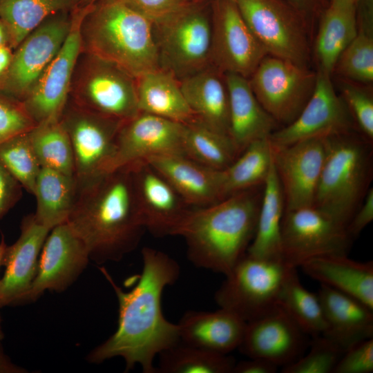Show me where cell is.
<instances>
[{"instance_id": "obj_1", "label": "cell", "mask_w": 373, "mask_h": 373, "mask_svg": "<svg viewBox=\"0 0 373 373\" xmlns=\"http://www.w3.org/2000/svg\"><path fill=\"white\" fill-rule=\"evenodd\" d=\"M142 272L128 291L118 287L106 269L99 268L117 296L118 324L114 334L88 354L90 363L121 357L126 371L139 365L144 373H156L155 357L180 341L178 324L165 318L161 306L162 292L178 280L180 266L151 247L142 249Z\"/></svg>"}, {"instance_id": "obj_2", "label": "cell", "mask_w": 373, "mask_h": 373, "mask_svg": "<svg viewBox=\"0 0 373 373\" xmlns=\"http://www.w3.org/2000/svg\"><path fill=\"white\" fill-rule=\"evenodd\" d=\"M67 223L97 264L119 261L138 245L146 229L130 166L104 173L77 186Z\"/></svg>"}, {"instance_id": "obj_3", "label": "cell", "mask_w": 373, "mask_h": 373, "mask_svg": "<svg viewBox=\"0 0 373 373\" xmlns=\"http://www.w3.org/2000/svg\"><path fill=\"white\" fill-rule=\"evenodd\" d=\"M263 185L189 211L175 236L185 240L194 265L226 275L246 254L255 234Z\"/></svg>"}, {"instance_id": "obj_4", "label": "cell", "mask_w": 373, "mask_h": 373, "mask_svg": "<svg viewBox=\"0 0 373 373\" xmlns=\"http://www.w3.org/2000/svg\"><path fill=\"white\" fill-rule=\"evenodd\" d=\"M79 32L82 52L135 78L160 68L152 21L124 0H97L85 6Z\"/></svg>"}, {"instance_id": "obj_5", "label": "cell", "mask_w": 373, "mask_h": 373, "mask_svg": "<svg viewBox=\"0 0 373 373\" xmlns=\"http://www.w3.org/2000/svg\"><path fill=\"white\" fill-rule=\"evenodd\" d=\"M325 142L313 206L346 228L370 188L372 142L356 131L325 137Z\"/></svg>"}, {"instance_id": "obj_6", "label": "cell", "mask_w": 373, "mask_h": 373, "mask_svg": "<svg viewBox=\"0 0 373 373\" xmlns=\"http://www.w3.org/2000/svg\"><path fill=\"white\" fill-rule=\"evenodd\" d=\"M68 99L87 111L123 122L140 113L135 78L117 65L84 52L77 59Z\"/></svg>"}, {"instance_id": "obj_7", "label": "cell", "mask_w": 373, "mask_h": 373, "mask_svg": "<svg viewBox=\"0 0 373 373\" xmlns=\"http://www.w3.org/2000/svg\"><path fill=\"white\" fill-rule=\"evenodd\" d=\"M291 268L283 260L258 258L246 253L225 275L215 293V300L220 307L246 323L256 320L278 306Z\"/></svg>"}, {"instance_id": "obj_8", "label": "cell", "mask_w": 373, "mask_h": 373, "mask_svg": "<svg viewBox=\"0 0 373 373\" xmlns=\"http://www.w3.org/2000/svg\"><path fill=\"white\" fill-rule=\"evenodd\" d=\"M160 66L179 80L210 64L211 16L191 1L153 23Z\"/></svg>"}, {"instance_id": "obj_9", "label": "cell", "mask_w": 373, "mask_h": 373, "mask_svg": "<svg viewBox=\"0 0 373 373\" xmlns=\"http://www.w3.org/2000/svg\"><path fill=\"white\" fill-rule=\"evenodd\" d=\"M72 11L49 16L14 49L8 70L0 82V95L19 102L28 97L65 41Z\"/></svg>"}, {"instance_id": "obj_10", "label": "cell", "mask_w": 373, "mask_h": 373, "mask_svg": "<svg viewBox=\"0 0 373 373\" xmlns=\"http://www.w3.org/2000/svg\"><path fill=\"white\" fill-rule=\"evenodd\" d=\"M352 241L344 226L314 206L284 212L282 259L290 267L314 258L347 255Z\"/></svg>"}, {"instance_id": "obj_11", "label": "cell", "mask_w": 373, "mask_h": 373, "mask_svg": "<svg viewBox=\"0 0 373 373\" xmlns=\"http://www.w3.org/2000/svg\"><path fill=\"white\" fill-rule=\"evenodd\" d=\"M248 27L267 54L307 66L305 19L282 0H236Z\"/></svg>"}, {"instance_id": "obj_12", "label": "cell", "mask_w": 373, "mask_h": 373, "mask_svg": "<svg viewBox=\"0 0 373 373\" xmlns=\"http://www.w3.org/2000/svg\"><path fill=\"white\" fill-rule=\"evenodd\" d=\"M316 75L307 66L267 55L248 80L263 108L278 124L286 126L298 117L309 100Z\"/></svg>"}, {"instance_id": "obj_13", "label": "cell", "mask_w": 373, "mask_h": 373, "mask_svg": "<svg viewBox=\"0 0 373 373\" xmlns=\"http://www.w3.org/2000/svg\"><path fill=\"white\" fill-rule=\"evenodd\" d=\"M60 121L70 141L77 186L106 173L123 121L87 111L69 99Z\"/></svg>"}, {"instance_id": "obj_14", "label": "cell", "mask_w": 373, "mask_h": 373, "mask_svg": "<svg viewBox=\"0 0 373 373\" xmlns=\"http://www.w3.org/2000/svg\"><path fill=\"white\" fill-rule=\"evenodd\" d=\"M210 64L221 73L249 79L268 55L244 21L235 1L216 0L211 15Z\"/></svg>"}, {"instance_id": "obj_15", "label": "cell", "mask_w": 373, "mask_h": 373, "mask_svg": "<svg viewBox=\"0 0 373 373\" xmlns=\"http://www.w3.org/2000/svg\"><path fill=\"white\" fill-rule=\"evenodd\" d=\"M316 74L314 90L298 117L269 137L272 146L358 131L343 99L334 90L331 75L320 70Z\"/></svg>"}, {"instance_id": "obj_16", "label": "cell", "mask_w": 373, "mask_h": 373, "mask_svg": "<svg viewBox=\"0 0 373 373\" xmlns=\"http://www.w3.org/2000/svg\"><path fill=\"white\" fill-rule=\"evenodd\" d=\"M85 7L72 11L70 31L60 50L48 65L37 83L21 102L35 122L59 119L68 102L75 68L82 52L80 23Z\"/></svg>"}, {"instance_id": "obj_17", "label": "cell", "mask_w": 373, "mask_h": 373, "mask_svg": "<svg viewBox=\"0 0 373 373\" xmlns=\"http://www.w3.org/2000/svg\"><path fill=\"white\" fill-rule=\"evenodd\" d=\"M185 124L142 112L123 122L106 173L151 157L184 155Z\"/></svg>"}, {"instance_id": "obj_18", "label": "cell", "mask_w": 373, "mask_h": 373, "mask_svg": "<svg viewBox=\"0 0 373 373\" xmlns=\"http://www.w3.org/2000/svg\"><path fill=\"white\" fill-rule=\"evenodd\" d=\"M89 260L86 246L67 222L52 228L42 247L25 303L35 301L47 290L61 292L68 289Z\"/></svg>"}, {"instance_id": "obj_19", "label": "cell", "mask_w": 373, "mask_h": 373, "mask_svg": "<svg viewBox=\"0 0 373 373\" xmlns=\"http://www.w3.org/2000/svg\"><path fill=\"white\" fill-rule=\"evenodd\" d=\"M271 149L285 211L313 206L325 160V137Z\"/></svg>"}, {"instance_id": "obj_20", "label": "cell", "mask_w": 373, "mask_h": 373, "mask_svg": "<svg viewBox=\"0 0 373 373\" xmlns=\"http://www.w3.org/2000/svg\"><path fill=\"white\" fill-rule=\"evenodd\" d=\"M130 166L139 212L146 229L156 236H175L191 209L170 183L146 161Z\"/></svg>"}, {"instance_id": "obj_21", "label": "cell", "mask_w": 373, "mask_h": 373, "mask_svg": "<svg viewBox=\"0 0 373 373\" xmlns=\"http://www.w3.org/2000/svg\"><path fill=\"white\" fill-rule=\"evenodd\" d=\"M307 336L278 305L263 316L247 323L238 349L248 358H260L284 367L303 355Z\"/></svg>"}, {"instance_id": "obj_22", "label": "cell", "mask_w": 373, "mask_h": 373, "mask_svg": "<svg viewBox=\"0 0 373 373\" xmlns=\"http://www.w3.org/2000/svg\"><path fill=\"white\" fill-rule=\"evenodd\" d=\"M21 233L11 245H6L1 265L6 267L0 279V309L24 304L37 274L39 258L50 229L38 223L34 214L21 221Z\"/></svg>"}, {"instance_id": "obj_23", "label": "cell", "mask_w": 373, "mask_h": 373, "mask_svg": "<svg viewBox=\"0 0 373 373\" xmlns=\"http://www.w3.org/2000/svg\"><path fill=\"white\" fill-rule=\"evenodd\" d=\"M326 329L322 334L344 352L373 337V309L360 300L321 285L317 293Z\"/></svg>"}, {"instance_id": "obj_24", "label": "cell", "mask_w": 373, "mask_h": 373, "mask_svg": "<svg viewBox=\"0 0 373 373\" xmlns=\"http://www.w3.org/2000/svg\"><path fill=\"white\" fill-rule=\"evenodd\" d=\"M229 98V137L239 154L254 141L269 138L278 123L256 99L249 80L225 73Z\"/></svg>"}, {"instance_id": "obj_25", "label": "cell", "mask_w": 373, "mask_h": 373, "mask_svg": "<svg viewBox=\"0 0 373 373\" xmlns=\"http://www.w3.org/2000/svg\"><path fill=\"white\" fill-rule=\"evenodd\" d=\"M192 208L220 201V172L182 155L151 157L146 160Z\"/></svg>"}, {"instance_id": "obj_26", "label": "cell", "mask_w": 373, "mask_h": 373, "mask_svg": "<svg viewBox=\"0 0 373 373\" xmlns=\"http://www.w3.org/2000/svg\"><path fill=\"white\" fill-rule=\"evenodd\" d=\"M246 324L233 312L220 307L215 312L188 311L178 326L180 341L228 354L238 348Z\"/></svg>"}, {"instance_id": "obj_27", "label": "cell", "mask_w": 373, "mask_h": 373, "mask_svg": "<svg viewBox=\"0 0 373 373\" xmlns=\"http://www.w3.org/2000/svg\"><path fill=\"white\" fill-rule=\"evenodd\" d=\"M179 81L196 120L229 136V98L224 74L209 66Z\"/></svg>"}, {"instance_id": "obj_28", "label": "cell", "mask_w": 373, "mask_h": 373, "mask_svg": "<svg viewBox=\"0 0 373 373\" xmlns=\"http://www.w3.org/2000/svg\"><path fill=\"white\" fill-rule=\"evenodd\" d=\"M300 267L307 275L373 309V262H358L347 255L314 258Z\"/></svg>"}, {"instance_id": "obj_29", "label": "cell", "mask_w": 373, "mask_h": 373, "mask_svg": "<svg viewBox=\"0 0 373 373\" xmlns=\"http://www.w3.org/2000/svg\"><path fill=\"white\" fill-rule=\"evenodd\" d=\"M135 82L140 112L182 124L196 120L179 79L171 72L160 68L139 76Z\"/></svg>"}, {"instance_id": "obj_30", "label": "cell", "mask_w": 373, "mask_h": 373, "mask_svg": "<svg viewBox=\"0 0 373 373\" xmlns=\"http://www.w3.org/2000/svg\"><path fill=\"white\" fill-rule=\"evenodd\" d=\"M284 212L283 193L272 161L263 185L256 229L247 251L248 255L262 259L283 260L281 227Z\"/></svg>"}, {"instance_id": "obj_31", "label": "cell", "mask_w": 373, "mask_h": 373, "mask_svg": "<svg viewBox=\"0 0 373 373\" xmlns=\"http://www.w3.org/2000/svg\"><path fill=\"white\" fill-rule=\"evenodd\" d=\"M73 176L47 168H41L36 180L33 195L36 198V221L52 229L66 222L77 193Z\"/></svg>"}, {"instance_id": "obj_32", "label": "cell", "mask_w": 373, "mask_h": 373, "mask_svg": "<svg viewBox=\"0 0 373 373\" xmlns=\"http://www.w3.org/2000/svg\"><path fill=\"white\" fill-rule=\"evenodd\" d=\"M356 17V6L329 4L323 11L315 45L318 70L333 73L338 57L357 34Z\"/></svg>"}, {"instance_id": "obj_33", "label": "cell", "mask_w": 373, "mask_h": 373, "mask_svg": "<svg viewBox=\"0 0 373 373\" xmlns=\"http://www.w3.org/2000/svg\"><path fill=\"white\" fill-rule=\"evenodd\" d=\"M272 161V149L269 138L249 144L228 167L220 171V200L263 185Z\"/></svg>"}, {"instance_id": "obj_34", "label": "cell", "mask_w": 373, "mask_h": 373, "mask_svg": "<svg viewBox=\"0 0 373 373\" xmlns=\"http://www.w3.org/2000/svg\"><path fill=\"white\" fill-rule=\"evenodd\" d=\"M79 0H0V20L14 50L25 37L49 16L72 11Z\"/></svg>"}, {"instance_id": "obj_35", "label": "cell", "mask_w": 373, "mask_h": 373, "mask_svg": "<svg viewBox=\"0 0 373 373\" xmlns=\"http://www.w3.org/2000/svg\"><path fill=\"white\" fill-rule=\"evenodd\" d=\"M183 149L187 157L218 171L225 169L240 155L229 136L197 120L185 124Z\"/></svg>"}, {"instance_id": "obj_36", "label": "cell", "mask_w": 373, "mask_h": 373, "mask_svg": "<svg viewBox=\"0 0 373 373\" xmlns=\"http://www.w3.org/2000/svg\"><path fill=\"white\" fill-rule=\"evenodd\" d=\"M278 305L307 336L314 337L325 332L326 323L318 294L302 285L296 268L291 269L284 283Z\"/></svg>"}, {"instance_id": "obj_37", "label": "cell", "mask_w": 373, "mask_h": 373, "mask_svg": "<svg viewBox=\"0 0 373 373\" xmlns=\"http://www.w3.org/2000/svg\"><path fill=\"white\" fill-rule=\"evenodd\" d=\"M156 372L232 373L236 364L228 354L211 352L179 341L159 354Z\"/></svg>"}, {"instance_id": "obj_38", "label": "cell", "mask_w": 373, "mask_h": 373, "mask_svg": "<svg viewBox=\"0 0 373 373\" xmlns=\"http://www.w3.org/2000/svg\"><path fill=\"white\" fill-rule=\"evenodd\" d=\"M28 135L41 168L74 177L73 149L60 118L37 124Z\"/></svg>"}, {"instance_id": "obj_39", "label": "cell", "mask_w": 373, "mask_h": 373, "mask_svg": "<svg viewBox=\"0 0 373 373\" xmlns=\"http://www.w3.org/2000/svg\"><path fill=\"white\" fill-rule=\"evenodd\" d=\"M358 31L338 57L333 73L346 79L363 83L373 80V12L358 11Z\"/></svg>"}, {"instance_id": "obj_40", "label": "cell", "mask_w": 373, "mask_h": 373, "mask_svg": "<svg viewBox=\"0 0 373 373\" xmlns=\"http://www.w3.org/2000/svg\"><path fill=\"white\" fill-rule=\"evenodd\" d=\"M28 131L15 135L0 144V163L23 188L33 195L41 167Z\"/></svg>"}, {"instance_id": "obj_41", "label": "cell", "mask_w": 373, "mask_h": 373, "mask_svg": "<svg viewBox=\"0 0 373 373\" xmlns=\"http://www.w3.org/2000/svg\"><path fill=\"white\" fill-rule=\"evenodd\" d=\"M312 338L309 352L283 367V373H333L345 352L323 335Z\"/></svg>"}, {"instance_id": "obj_42", "label": "cell", "mask_w": 373, "mask_h": 373, "mask_svg": "<svg viewBox=\"0 0 373 373\" xmlns=\"http://www.w3.org/2000/svg\"><path fill=\"white\" fill-rule=\"evenodd\" d=\"M341 92V97L354 121L358 131L372 142V97L364 89L348 83L342 85Z\"/></svg>"}, {"instance_id": "obj_43", "label": "cell", "mask_w": 373, "mask_h": 373, "mask_svg": "<svg viewBox=\"0 0 373 373\" xmlns=\"http://www.w3.org/2000/svg\"><path fill=\"white\" fill-rule=\"evenodd\" d=\"M35 125L21 102L0 95V144Z\"/></svg>"}, {"instance_id": "obj_44", "label": "cell", "mask_w": 373, "mask_h": 373, "mask_svg": "<svg viewBox=\"0 0 373 373\" xmlns=\"http://www.w3.org/2000/svg\"><path fill=\"white\" fill-rule=\"evenodd\" d=\"M373 371V339L361 341L347 350L333 373H370Z\"/></svg>"}, {"instance_id": "obj_45", "label": "cell", "mask_w": 373, "mask_h": 373, "mask_svg": "<svg viewBox=\"0 0 373 373\" xmlns=\"http://www.w3.org/2000/svg\"><path fill=\"white\" fill-rule=\"evenodd\" d=\"M153 23L173 15L190 0H124Z\"/></svg>"}, {"instance_id": "obj_46", "label": "cell", "mask_w": 373, "mask_h": 373, "mask_svg": "<svg viewBox=\"0 0 373 373\" xmlns=\"http://www.w3.org/2000/svg\"><path fill=\"white\" fill-rule=\"evenodd\" d=\"M22 186L0 163V220L22 196Z\"/></svg>"}, {"instance_id": "obj_47", "label": "cell", "mask_w": 373, "mask_h": 373, "mask_svg": "<svg viewBox=\"0 0 373 373\" xmlns=\"http://www.w3.org/2000/svg\"><path fill=\"white\" fill-rule=\"evenodd\" d=\"M373 220V189L370 188L364 200L347 225L349 235L354 239Z\"/></svg>"}, {"instance_id": "obj_48", "label": "cell", "mask_w": 373, "mask_h": 373, "mask_svg": "<svg viewBox=\"0 0 373 373\" xmlns=\"http://www.w3.org/2000/svg\"><path fill=\"white\" fill-rule=\"evenodd\" d=\"M249 360L236 363L232 373H275L278 366L275 363L260 358H249Z\"/></svg>"}, {"instance_id": "obj_49", "label": "cell", "mask_w": 373, "mask_h": 373, "mask_svg": "<svg viewBox=\"0 0 373 373\" xmlns=\"http://www.w3.org/2000/svg\"><path fill=\"white\" fill-rule=\"evenodd\" d=\"M293 8L305 19L320 11L324 6V0H282Z\"/></svg>"}, {"instance_id": "obj_50", "label": "cell", "mask_w": 373, "mask_h": 373, "mask_svg": "<svg viewBox=\"0 0 373 373\" xmlns=\"http://www.w3.org/2000/svg\"><path fill=\"white\" fill-rule=\"evenodd\" d=\"M13 50L9 46H0V82L8 70L12 58Z\"/></svg>"}, {"instance_id": "obj_51", "label": "cell", "mask_w": 373, "mask_h": 373, "mask_svg": "<svg viewBox=\"0 0 373 373\" xmlns=\"http://www.w3.org/2000/svg\"><path fill=\"white\" fill-rule=\"evenodd\" d=\"M26 370L14 364L6 355L0 343V373H23Z\"/></svg>"}, {"instance_id": "obj_52", "label": "cell", "mask_w": 373, "mask_h": 373, "mask_svg": "<svg viewBox=\"0 0 373 373\" xmlns=\"http://www.w3.org/2000/svg\"><path fill=\"white\" fill-rule=\"evenodd\" d=\"M10 46V39L6 28L0 20V46Z\"/></svg>"}, {"instance_id": "obj_53", "label": "cell", "mask_w": 373, "mask_h": 373, "mask_svg": "<svg viewBox=\"0 0 373 373\" xmlns=\"http://www.w3.org/2000/svg\"><path fill=\"white\" fill-rule=\"evenodd\" d=\"M358 0H330L329 4L336 6H356Z\"/></svg>"}, {"instance_id": "obj_54", "label": "cell", "mask_w": 373, "mask_h": 373, "mask_svg": "<svg viewBox=\"0 0 373 373\" xmlns=\"http://www.w3.org/2000/svg\"><path fill=\"white\" fill-rule=\"evenodd\" d=\"M6 245H7L5 242L4 237L2 236L0 241V267L1 266V260Z\"/></svg>"}, {"instance_id": "obj_55", "label": "cell", "mask_w": 373, "mask_h": 373, "mask_svg": "<svg viewBox=\"0 0 373 373\" xmlns=\"http://www.w3.org/2000/svg\"><path fill=\"white\" fill-rule=\"evenodd\" d=\"M97 0H79L77 7H85L88 6Z\"/></svg>"}, {"instance_id": "obj_56", "label": "cell", "mask_w": 373, "mask_h": 373, "mask_svg": "<svg viewBox=\"0 0 373 373\" xmlns=\"http://www.w3.org/2000/svg\"><path fill=\"white\" fill-rule=\"evenodd\" d=\"M3 334L2 327H1V317L0 315V343H1V340L3 339Z\"/></svg>"}, {"instance_id": "obj_57", "label": "cell", "mask_w": 373, "mask_h": 373, "mask_svg": "<svg viewBox=\"0 0 373 373\" xmlns=\"http://www.w3.org/2000/svg\"><path fill=\"white\" fill-rule=\"evenodd\" d=\"M190 1H191V0H190ZM231 1H236V0H231Z\"/></svg>"}]
</instances>
